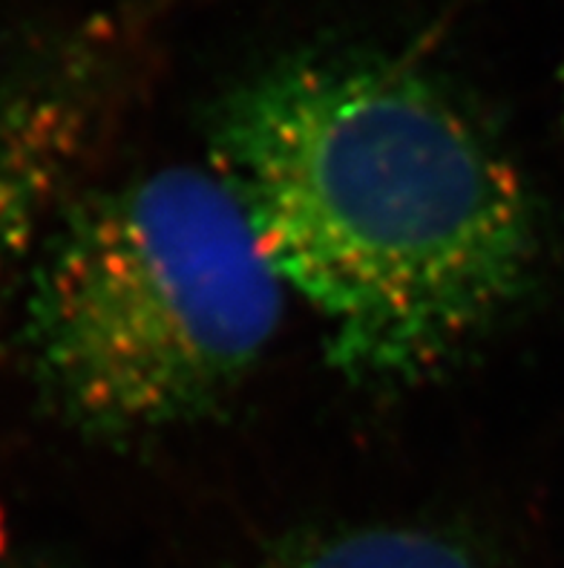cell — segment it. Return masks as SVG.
I'll return each instance as SVG.
<instances>
[{
	"label": "cell",
	"instance_id": "obj_1",
	"mask_svg": "<svg viewBox=\"0 0 564 568\" xmlns=\"http://www.w3.org/2000/svg\"><path fill=\"white\" fill-rule=\"evenodd\" d=\"M211 171L355 382H418L536 272L522 173L447 87L363 52L286 58L230 90Z\"/></svg>",
	"mask_w": 564,
	"mask_h": 568
},
{
	"label": "cell",
	"instance_id": "obj_2",
	"mask_svg": "<svg viewBox=\"0 0 564 568\" xmlns=\"http://www.w3.org/2000/svg\"><path fill=\"white\" fill-rule=\"evenodd\" d=\"M277 268L211 168L86 194L43 248L29 338L43 387L99 436L191 422L248 375L283 321Z\"/></svg>",
	"mask_w": 564,
	"mask_h": 568
},
{
	"label": "cell",
	"instance_id": "obj_3",
	"mask_svg": "<svg viewBox=\"0 0 564 568\" xmlns=\"http://www.w3.org/2000/svg\"><path fill=\"white\" fill-rule=\"evenodd\" d=\"M79 148V110L58 93L0 101V283Z\"/></svg>",
	"mask_w": 564,
	"mask_h": 568
},
{
	"label": "cell",
	"instance_id": "obj_4",
	"mask_svg": "<svg viewBox=\"0 0 564 568\" xmlns=\"http://www.w3.org/2000/svg\"><path fill=\"white\" fill-rule=\"evenodd\" d=\"M268 568H486V562L441 531L363 526L294 542Z\"/></svg>",
	"mask_w": 564,
	"mask_h": 568
}]
</instances>
